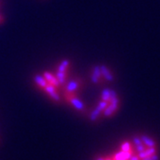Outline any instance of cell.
Instances as JSON below:
<instances>
[{
  "mask_svg": "<svg viewBox=\"0 0 160 160\" xmlns=\"http://www.w3.org/2000/svg\"><path fill=\"white\" fill-rule=\"evenodd\" d=\"M66 100L77 110H78V111H85V109H86L85 104L82 102L77 97V95H76L75 92H73V93H67L66 92Z\"/></svg>",
  "mask_w": 160,
  "mask_h": 160,
  "instance_id": "obj_1",
  "label": "cell"
},
{
  "mask_svg": "<svg viewBox=\"0 0 160 160\" xmlns=\"http://www.w3.org/2000/svg\"><path fill=\"white\" fill-rule=\"evenodd\" d=\"M44 90L54 102L61 101V96L59 95V93L56 91V87L54 86H52L51 84H47L46 87L44 88Z\"/></svg>",
  "mask_w": 160,
  "mask_h": 160,
  "instance_id": "obj_2",
  "label": "cell"
},
{
  "mask_svg": "<svg viewBox=\"0 0 160 160\" xmlns=\"http://www.w3.org/2000/svg\"><path fill=\"white\" fill-rule=\"evenodd\" d=\"M80 87L79 80H71L65 86V91L67 93H73L76 91H78Z\"/></svg>",
  "mask_w": 160,
  "mask_h": 160,
  "instance_id": "obj_3",
  "label": "cell"
},
{
  "mask_svg": "<svg viewBox=\"0 0 160 160\" xmlns=\"http://www.w3.org/2000/svg\"><path fill=\"white\" fill-rule=\"evenodd\" d=\"M102 71H101V68L99 66H95L92 69V72L91 75V79L92 83L94 84H98L101 81V78H102Z\"/></svg>",
  "mask_w": 160,
  "mask_h": 160,
  "instance_id": "obj_4",
  "label": "cell"
},
{
  "mask_svg": "<svg viewBox=\"0 0 160 160\" xmlns=\"http://www.w3.org/2000/svg\"><path fill=\"white\" fill-rule=\"evenodd\" d=\"M43 76L45 77V78L47 81L48 84H51L52 86H54L55 87H59L60 85H59V82H58L57 78L55 77V75L52 74L51 72H48V71H45Z\"/></svg>",
  "mask_w": 160,
  "mask_h": 160,
  "instance_id": "obj_5",
  "label": "cell"
},
{
  "mask_svg": "<svg viewBox=\"0 0 160 160\" xmlns=\"http://www.w3.org/2000/svg\"><path fill=\"white\" fill-rule=\"evenodd\" d=\"M34 81L36 82V84L39 86L40 88H42V89H44V88L46 86V85L48 84V83H47V81H46V79L45 78V77L39 74H38L35 76Z\"/></svg>",
  "mask_w": 160,
  "mask_h": 160,
  "instance_id": "obj_6",
  "label": "cell"
},
{
  "mask_svg": "<svg viewBox=\"0 0 160 160\" xmlns=\"http://www.w3.org/2000/svg\"><path fill=\"white\" fill-rule=\"evenodd\" d=\"M55 77L57 78L60 86H65V84H66V78H67V71H57Z\"/></svg>",
  "mask_w": 160,
  "mask_h": 160,
  "instance_id": "obj_7",
  "label": "cell"
},
{
  "mask_svg": "<svg viewBox=\"0 0 160 160\" xmlns=\"http://www.w3.org/2000/svg\"><path fill=\"white\" fill-rule=\"evenodd\" d=\"M101 71H102V75L104 77V78L107 80V81H113L114 78H113V75L110 73V71L109 69L105 66H101Z\"/></svg>",
  "mask_w": 160,
  "mask_h": 160,
  "instance_id": "obj_8",
  "label": "cell"
},
{
  "mask_svg": "<svg viewBox=\"0 0 160 160\" xmlns=\"http://www.w3.org/2000/svg\"><path fill=\"white\" fill-rule=\"evenodd\" d=\"M69 66H70V61L68 59L63 60V61H62V62L59 64L57 71H67Z\"/></svg>",
  "mask_w": 160,
  "mask_h": 160,
  "instance_id": "obj_9",
  "label": "cell"
},
{
  "mask_svg": "<svg viewBox=\"0 0 160 160\" xmlns=\"http://www.w3.org/2000/svg\"><path fill=\"white\" fill-rule=\"evenodd\" d=\"M2 21H3V16L0 15V22H2Z\"/></svg>",
  "mask_w": 160,
  "mask_h": 160,
  "instance_id": "obj_10",
  "label": "cell"
},
{
  "mask_svg": "<svg viewBox=\"0 0 160 160\" xmlns=\"http://www.w3.org/2000/svg\"><path fill=\"white\" fill-rule=\"evenodd\" d=\"M105 160H113V158H105Z\"/></svg>",
  "mask_w": 160,
  "mask_h": 160,
  "instance_id": "obj_11",
  "label": "cell"
},
{
  "mask_svg": "<svg viewBox=\"0 0 160 160\" xmlns=\"http://www.w3.org/2000/svg\"><path fill=\"white\" fill-rule=\"evenodd\" d=\"M97 160H105V158H99Z\"/></svg>",
  "mask_w": 160,
  "mask_h": 160,
  "instance_id": "obj_12",
  "label": "cell"
}]
</instances>
